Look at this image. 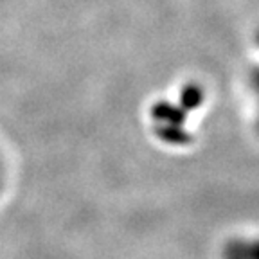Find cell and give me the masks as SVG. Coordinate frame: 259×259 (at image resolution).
<instances>
[{
	"instance_id": "cell-1",
	"label": "cell",
	"mask_w": 259,
	"mask_h": 259,
	"mask_svg": "<svg viewBox=\"0 0 259 259\" xmlns=\"http://www.w3.org/2000/svg\"><path fill=\"white\" fill-rule=\"evenodd\" d=\"M223 259H259V238H234L223 248Z\"/></svg>"
},
{
	"instance_id": "cell-2",
	"label": "cell",
	"mask_w": 259,
	"mask_h": 259,
	"mask_svg": "<svg viewBox=\"0 0 259 259\" xmlns=\"http://www.w3.org/2000/svg\"><path fill=\"white\" fill-rule=\"evenodd\" d=\"M0 182H2V160H0Z\"/></svg>"
}]
</instances>
